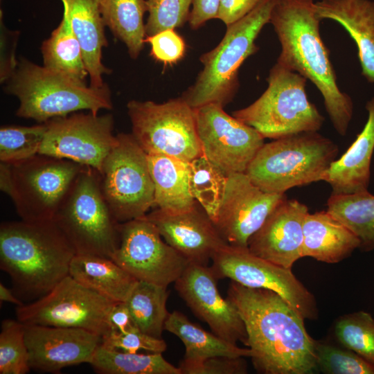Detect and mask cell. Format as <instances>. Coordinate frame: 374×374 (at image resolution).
Instances as JSON below:
<instances>
[{"label": "cell", "instance_id": "cell-1", "mask_svg": "<svg viewBox=\"0 0 374 374\" xmlns=\"http://www.w3.org/2000/svg\"><path fill=\"white\" fill-rule=\"evenodd\" d=\"M227 298L245 326L254 368L263 374H311L317 370L314 340L305 318L276 292L232 281Z\"/></svg>", "mask_w": 374, "mask_h": 374}, {"label": "cell", "instance_id": "cell-2", "mask_svg": "<svg viewBox=\"0 0 374 374\" xmlns=\"http://www.w3.org/2000/svg\"><path fill=\"white\" fill-rule=\"evenodd\" d=\"M320 21L313 0H278L269 19L281 46L276 62L317 87L333 127L345 136L353 103L338 87L329 51L319 33Z\"/></svg>", "mask_w": 374, "mask_h": 374}, {"label": "cell", "instance_id": "cell-3", "mask_svg": "<svg viewBox=\"0 0 374 374\" xmlns=\"http://www.w3.org/2000/svg\"><path fill=\"white\" fill-rule=\"evenodd\" d=\"M75 255L53 220L1 224L0 268L10 277L12 291L23 302L36 301L53 290L69 274Z\"/></svg>", "mask_w": 374, "mask_h": 374}, {"label": "cell", "instance_id": "cell-4", "mask_svg": "<svg viewBox=\"0 0 374 374\" xmlns=\"http://www.w3.org/2000/svg\"><path fill=\"white\" fill-rule=\"evenodd\" d=\"M278 0H259L256 7L227 26L219 44L204 53L203 64L195 82L181 98L192 108L215 103L223 107L232 100L238 87V71L244 61L258 49L255 42L267 23Z\"/></svg>", "mask_w": 374, "mask_h": 374}, {"label": "cell", "instance_id": "cell-5", "mask_svg": "<svg viewBox=\"0 0 374 374\" xmlns=\"http://www.w3.org/2000/svg\"><path fill=\"white\" fill-rule=\"evenodd\" d=\"M6 82L5 91L19 100L17 116L40 123L80 110L98 115L100 110L112 108L106 84L100 88L87 87L24 58Z\"/></svg>", "mask_w": 374, "mask_h": 374}, {"label": "cell", "instance_id": "cell-6", "mask_svg": "<svg viewBox=\"0 0 374 374\" xmlns=\"http://www.w3.org/2000/svg\"><path fill=\"white\" fill-rule=\"evenodd\" d=\"M339 153L338 145L317 132H305L264 143L245 174L264 192L287 190L322 177Z\"/></svg>", "mask_w": 374, "mask_h": 374}, {"label": "cell", "instance_id": "cell-7", "mask_svg": "<svg viewBox=\"0 0 374 374\" xmlns=\"http://www.w3.org/2000/svg\"><path fill=\"white\" fill-rule=\"evenodd\" d=\"M267 80L263 93L233 116L274 140L321 129L324 117L308 98L305 77L276 62Z\"/></svg>", "mask_w": 374, "mask_h": 374}, {"label": "cell", "instance_id": "cell-8", "mask_svg": "<svg viewBox=\"0 0 374 374\" xmlns=\"http://www.w3.org/2000/svg\"><path fill=\"white\" fill-rule=\"evenodd\" d=\"M53 221L76 254L112 258L119 242L120 223L114 218L103 196L96 170L83 168Z\"/></svg>", "mask_w": 374, "mask_h": 374}, {"label": "cell", "instance_id": "cell-9", "mask_svg": "<svg viewBox=\"0 0 374 374\" xmlns=\"http://www.w3.org/2000/svg\"><path fill=\"white\" fill-rule=\"evenodd\" d=\"M134 138L148 155L186 162L202 155L195 109L181 97L162 103L131 100L127 105Z\"/></svg>", "mask_w": 374, "mask_h": 374}, {"label": "cell", "instance_id": "cell-10", "mask_svg": "<svg viewBox=\"0 0 374 374\" xmlns=\"http://www.w3.org/2000/svg\"><path fill=\"white\" fill-rule=\"evenodd\" d=\"M99 173L103 196L118 223L145 216L154 206L148 154L132 134L121 133Z\"/></svg>", "mask_w": 374, "mask_h": 374}, {"label": "cell", "instance_id": "cell-11", "mask_svg": "<svg viewBox=\"0 0 374 374\" xmlns=\"http://www.w3.org/2000/svg\"><path fill=\"white\" fill-rule=\"evenodd\" d=\"M11 165L10 196L21 220L52 221L78 175L85 166L37 154Z\"/></svg>", "mask_w": 374, "mask_h": 374}, {"label": "cell", "instance_id": "cell-12", "mask_svg": "<svg viewBox=\"0 0 374 374\" xmlns=\"http://www.w3.org/2000/svg\"><path fill=\"white\" fill-rule=\"evenodd\" d=\"M116 303L69 274L46 295L17 306L16 315L24 324L81 328L103 337L111 331Z\"/></svg>", "mask_w": 374, "mask_h": 374}, {"label": "cell", "instance_id": "cell-13", "mask_svg": "<svg viewBox=\"0 0 374 374\" xmlns=\"http://www.w3.org/2000/svg\"><path fill=\"white\" fill-rule=\"evenodd\" d=\"M211 267L217 279L227 278L248 287L272 290L305 319L315 320L318 317L314 296L292 269L260 258L247 247L224 245L213 255Z\"/></svg>", "mask_w": 374, "mask_h": 374}, {"label": "cell", "instance_id": "cell-14", "mask_svg": "<svg viewBox=\"0 0 374 374\" xmlns=\"http://www.w3.org/2000/svg\"><path fill=\"white\" fill-rule=\"evenodd\" d=\"M118 231L119 242L112 259L138 280L168 287L190 263L145 216L120 223Z\"/></svg>", "mask_w": 374, "mask_h": 374}, {"label": "cell", "instance_id": "cell-15", "mask_svg": "<svg viewBox=\"0 0 374 374\" xmlns=\"http://www.w3.org/2000/svg\"><path fill=\"white\" fill-rule=\"evenodd\" d=\"M45 123L47 130L39 154L70 160L98 172L117 143L109 114L75 113Z\"/></svg>", "mask_w": 374, "mask_h": 374}, {"label": "cell", "instance_id": "cell-16", "mask_svg": "<svg viewBox=\"0 0 374 374\" xmlns=\"http://www.w3.org/2000/svg\"><path fill=\"white\" fill-rule=\"evenodd\" d=\"M195 109L202 155L227 175L244 173L265 139L229 115L220 105L211 103Z\"/></svg>", "mask_w": 374, "mask_h": 374}, {"label": "cell", "instance_id": "cell-17", "mask_svg": "<svg viewBox=\"0 0 374 374\" xmlns=\"http://www.w3.org/2000/svg\"><path fill=\"white\" fill-rule=\"evenodd\" d=\"M217 280L211 266L190 262L175 282V288L214 334L233 344L240 341L245 345L247 335L243 320L231 301L221 296Z\"/></svg>", "mask_w": 374, "mask_h": 374}, {"label": "cell", "instance_id": "cell-18", "mask_svg": "<svg viewBox=\"0 0 374 374\" xmlns=\"http://www.w3.org/2000/svg\"><path fill=\"white\" fill-rule=\"evenodd\" d=\"M285 197L262 191L244 172L231 174L214 224L227 244L247 247L251 236Z\"/></svg>", "mask_w": 374, "mask_h": 374}, {"label": "cell", "instance_id": "cell-19", "mask_svg": "<svg viewBox=\"0 0 374 374\" xmlns=\"http://www.w3.org/2000/svg\"><path fill=\"white\" fill-rule=\"evenodd\" d=\"M25 325V341L30 369L60 373L65 367L89 364L102 337L88 330L41 325Z\"/></svg>", "mask_w": 374, "mask_h": 374}, {"label": "cell", "instance_id": "cell-20", "mask_svg": "<svg viewBox=\"0 0 374 374\" xmlns=\"http://www.w3.org/2000/svg\"><path fill=\"white\" fill-rule=\"evenodd\" d=\"M145 217L189 262L207 265L213 255L227 244L197 202L188 211L170 213L157 208Z\"/></svg>", "mask_w": 374, "mask_h": 374}, {"label": "cell", "instance_id": "cell-21", "mask_svg": "<svg viewBox=\"0 0 374 374\" xmlns=\"http://www.w3.org/2000/svg\"><path fill=\"white\" fill-rule=\"evenodd\" d=\"M308 213L305 204L285 197L251 236L247 248L260 258L292 269L302 258L303 226Z\"/></svg>", "mask_w": 374, "mask_h": 374}, {"label": "cell", "instance_id": "cell-22", "mask_svg": "<svg viewBox=\"0 0 374 374\" xmlns=\"http://www.w3.org/2000/svg\"><path fill=\"white\" fill-rule=\"evenodd\" d=\"M367 121L346 152L335 160L322 181L328 183L331 194H352L368 190L371 163L374 151V97L367 101Z\"/></svg>", "mask_w": 374, "mask_h": 374}, {"label": "cell", "instance_id": "cell-23", "mask_svg": "<svg viewBox=\"0 0 374 374\" xmlns=\"http://www.w3.org/2000/svg\"><path fill=\"white\" fill-rule=\"evenodd\" d=\"M319 19L340 24L356 43L362 75L374 83V1L321 0L315 2Z\"/></svg>", "mask_w": 374, "mask_h": 374}, {"label": "cell", "instance_id": "cell-24", "mask_svg": "<svg viewBox=\"0 0 374 374\" xmlns=\"http://www.w3.org/2000/svg\"><path fill=\"white\" fill-rule=\"evenodd\" d=\"M82 50L90 86L103 87V75L111 70L102 62L103 48L107 46L100 0H61Z\"/></svg>", "mask_w": 374, "mask_h": 374}, {"label": "cell", "instance_id": "cell-25", "mask_svg": "<svg viewBox=\"0 0 374 374\" xmlns=\"http://www.w3.org/2000/svg\"><path fill=\"white\" fill-rule=\"evenodd\" d=\"M302 258L311 257L326 263H337L359 247L357 236L327 210L305 215Z\"/></svg>", "mask_w": 374, "mask_h": 374}, {"label": "cell", "instance_id": "cell-26", "mask_svg": "<svg viewBox=\"0 0 374 374\" xmlns=\"http://www.w3.org/2000/svg\"><path fill=\"white\" fill-rule=\"evenodd\" d=\"M154 206L170 213L192 208L197 201L189 187V162L161 154L148 155Z\"/></svg>", "mask_w": 374, "mask_h": 374}, {"label": "cell", "instance_id": "cell-27", "mask_svg": "<svg viewBox=\"0 0 374 374\" xmlns=\"http://www.w3.org/2000/svg\"><path fill=\"white\" fill-rule=\"evenodd\" d=\"M69 275L116 303L125 302L138 281L112 259L93 255L76 254Z\"/></svg>", "mask_w": 374, "mask_h": 374}, {"label": "cell", "instance_id": "cell-28", "mask_svg": "<svg viewBox=\"0 0 374 374\" xmlns=\"http://www.w3.org/2000/svg\"><path fill=\"white\" fill-rule=\"evenodd\" d=\"M164 330L176 335L184 344L185 355L180 364H191L214 356L250 357L249 348L233 344L213 332H209L191 322L179 311L169 313Z\"/></svg>", "mask_w": 374, "mask_h": 374}, {"label": "cell", "instance_id": "cell-29", "mask_svg": "<svg viewBox=\"0 0 374 374\" xmlns=\"http://www.w3.org/2000/svg\"><path fill=\"white\" fill-rule=\"evenodd\" d=\"M44 66L82 84L89 75L81 45L69 18L63 12L62 19L41 46Z\"/></svg>", "mask_w": 374, "mask_h": 374}, {"label": "cell", "instance_id": "cell-30", "mask_svg": "<svg viewBox=\"0 0 374 374\" xmlns=\"http://www.w3.org/2000/svg\"><path fill=\"white\" fill-rule=\"evenodd\" d=\"M99 5L105 26L126 45L131 58L136 59L145 39L146 0H100Z\"/></svg>", "mask_w": 374, "mask_h": 374}, {"label": "cell", "instance_id": "cell-31", "mask_svg": "<svg viewBox=\"0 0 374 374\" xmlns=\"http://www.w3.org/2000/svg\"><path fill=\"white\" fill-rule=\"evenodd\" d=\"M359 240L362 251L374 249V195L368 190L352 194H331L327 209Z\"/></svg>", "mask_w": 374, "mask_h": 374}, {"label": "cell", "instance_id": "cell-32", "mask_svg": "<svg viewBox=\"0 0 374 374\" xmlns=\"http://www.w3.org/2000/svg\"><path fill=\"white\" fill-rule=\"evenodd\" d=\"M89 364L101 374H181L162 353L141 354L109 348L100 344Z\"/></svg>", "mask_w": 374, "mask_h": 374}, {"label": "cell", "instance_id": "cell-33", "mask_svg": "<svg viewBox=\"0 0 374 374\" xmlns=\"http://www.w3.org/2000/svg\"><path fill=\"white\" fill-rule=\"evenodd\" d=\"M167 287L138 280L125 303L135 326L143 332L161 338L170 312L166 308Z\"/></svg>", "mask_w": 374, "mask_h": 374}, {"label": "cell", "instance_id": "cell-34", "mask_svg": "<svg viewBox=\"0 0 374 374\" xmlns=\"http://www.w3.org/2000/svg\"><path fill=\"white\" fill-rule=\"evenodd\" d=\"M228 175L202 155L189 163L191 195L213 223L221 206Z\"/></svg>", "mask_w": 374, "mask_h": 374}, {"label": "cell", "instance_id": "cell-35", "mask_svg": "<svg viewBox=\"0 0 374 374\" xmlns=\"http://www.w3.org/2000/svg\"><path fill=\"white\" fill-rule=\"evenodd\" d=\"M46 130V123L33 126H1L0 161L14 164L39 154Z\"/></svg>", "mask_w": 374, "mask_h": 374}, {"label": "cell", "instance_id": "cell-36", "mask_svg": "<svg viewBox=\"0 0 374 374\" xmlns=\"http://www.w3.org/2000/svg\"><path fill=\"white\" fill-rule=\"evenodd\" d=\"M338 341L374 364V319L361 310L339 317L335 325Z\"/></svg>", "mask_w": 374, "mask_h": 374}, {"label": "cell", "instance_id": "cell-37", "mask_svg": "<svg viewBox=\"0 0 374 374\" xmlns=\"http://www.w3.org/2000/svg\"><path fill=\"white\" fill-rule=\"evenodd\" d=\"M30 370L24 323L18 319L3 320L0 332V374H26Z\"/></svg>", "mask_w": 374, "mask_h": 374}, {"label": "cell", "instance_id": "cell-38", "mask_svg": "<svg viewBox=\"0 0 374 374\" xmlns=\"http://www.w3.org/2000/svg\"><path fill=\"white\" fill-rule=\"evenodd\" d=\"M317 370L326 374H374V364L345 347L315 342Z\"/></svg>", "mask_w": 374, "mask_h": 374}, {"label": "cell", "instance_id": "cell-39", "mask_svg": "<svg viewBox=\"0 0 374 374\" xmlns=\"http://www.w3.org/2000/svg\"><path fill=\"white\" fill-rule=\"evenodd\" d=\"M193 0H146L149 13L145 24V37L175 30L188 21Z\"/></svg>", "mask_w": 374, "mask_h": 374}, {"label": "cell", "instance_id": "cell-40", "mask_svg": "<svg viewBox=\"0 0 374 374\" xmlns=\"http://www.w3.org/2000/svg\"><path fill=\"white\" fill-rule=\"evenodd\" d=\"M105 347L127 353L144 350L152 353H163L167 348L162 338H156L141 331L136 326L125 332L110 331L102 337Z\"/></svg>", "mask_w": 374, "mask_h": 374}, {"label": "cell", "instance_id": "cell-41", "mask_svg": "<svg viewBox=\"0 0 374 374\" xmlns=\"http://www.w3.org/2000/svg\"><path fill=\"white\" fill-rule=\"evenodd\" d=\"M145 42L150 44L152 57L164 64L177 63L183 58L186 52L184 39L174 30H166L145 37Z\"/></svg>", "mask_w": 374, "mask_h": 374}, {"label": "cell", "instance_id": "cell-42", "mask_svg": "<svg viewBox=\"0 0 374 374\" xmlns=\"http://www.w3.org/2000/svg\"><path fill=\"white\" fill-rule=\"evenodd\" d=\"M181 374H246L244 357L214 356L191 363L179 364Z\"/></svg>", "mask_w": 374, "mask_h": 374}, {"label": "cell", "instance_id": "cell-43", "mask_svg": "<svg viewBox=\"0 0 374 374\" xmlns=\"http://www.w3.org/2000/svg\"><path fill=\"white\" fill-rule=\"evenodd\" d=\"M19 37L18 31L6 30L1 25V82H6L15 71L18 62L15 59V51Z\"/></svg>", "mask_w": 374, "mask_h": 374}, {"label": "cell", "instance_id": "cell-44", "mask_svg": "<svg viewBox=\"0 0 374 374\" xmlns=\"http://www.w3.org/2000/svg\"><path fill=\"white\" fill-rule=\"evenodd\" d=\"M259 0H220L217 18L226 26L238 21L258 4Z\"/></svg>", "mask_w": 374, "mask_h": 374}, {"label": "cell", "instance_id": "cell-45", "mask_svg": "<svg viewBox=\"0 0 374 374\" xmlns=\"http://www.w3.org/2000/svg\"><path fill=\"white\" fill-rule=\"evenodd\" d=\"M192 4L188 18L192 29L196 30L208 20L217 18L220 0H193Z\"/></svg>", "mask_w": 374, "mask_h": 374}, {"label": "cell", "instance_id": "cell-46", "mask_svg": "<svg viewBox=\"0 0 374 374\" xmlns=\"http://www.w3.org/2000/svg\"><path fill=\"white\" fill-rule=\"evenodd\" d=\"M111 331L125 332L134 326L130 312L125 302L116 303L109 314Z\"/></svg>", "mask_w": 374, "mask_h": 374}, {"label": "cell", "instance_id": "cell-47", "mask_svg": "<svg viewBox=\"0 0 374 374\" xmlns=\"http://www.w3.org/2000/svg\"><path fill=\"white\" fill-rule=\"evenodd\" d=\"M0 188L8 196H10L12 191V176L11 165L1 162L0 164Z\"/></svg>", "mask_w": 374, "mask_h": 374}, {"label": "cell", "instance_id": "cell-48", "mask_svg": "<svg viewBox=\"0 0 374 374\" xmlns=\"http://www.w3.org/2000/svg\"><path fill=\"white\" fill-rule=\"evenodd\" d=\"M0 301L1 302H10L17 305V306L24 304V303L16 296L12 290L8 288L2 283H0Z\"/></svg>", "mask_w": 374, "mask_h": 374}]
</instances>
